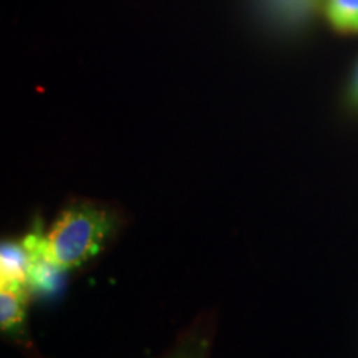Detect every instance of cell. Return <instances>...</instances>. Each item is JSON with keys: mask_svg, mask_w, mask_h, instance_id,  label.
Instances as JSON below:
<instances>
[{"mask_svg": "<svg viewBox=\"0 0 358 358\" xmlns=\"http://www.w3.org/2000/svg\"><path fill=\"white\" fill-rule=\"evenodd\" d=\"M122 226L113 206L73 199L62 209L47 232H35L40 254L65 272L82 267L105 249Z\"/></svg>", "mask_w": 358, "mask_h": 358, "instance_id": "1", "label": "cell"}, {"mask_svg": "<svg viewBox=\"0 0 358 358\" xmlns=\"http://www.w3.org/2000/svg\"><path fill=\"white\" fill-rule=\"evenodd\" d=\"M214 332H216V313L214 310L201 312L187 329L179 335L176 343L163 358H209Z\"/></svg>", "mask_w": 358, "mask_h": 358, "instance_id": "2", "label": "cell"}, {"mask_svg": "<svg viewBox=\"0 0 358 358\" xmlns=\"http://www.w3.org/2000/svg\"><path fill=\"white\" fill-rule=\"evenodd\" d=\"M30 290L15 285H0V327L2 332L17 340L22 347L30 348L27 335V303Z\"/></svg>", "mask_w": 358, "mask_h": 358, "instance_id": "3", "label": "cell"}, {"mask_svg": "<svg viewBox=\"0 0 358 358\" xmlns=\"http://www.w3.org/2000/svg\"><path fill=\"white\" fill-rule=\"evenodd\" d=\"M30 268H32V250L24 241H7L0 249V285L29 287Z\"/></svg>", "mask_w": 358, "mask_h": 358, "instance_id": "4", "label": "cell"}, {"mask_svg": "<svg viewBox=\"0 0 358 358\" xmlns=\"http://www.w3.org/2000/svg\"><path fill=\"white\" fill-rule=\"evenodd\" d=\"M327 15L337 29L358 30V0H329Z\"/></svg>", "mask_w": 358, "mask_h": 358, "instance_id": "5", "label": "cell"}, {"mask_svg": "<svg viewBox=\"0 0 358 358\" xmlns=\"http://www.w3.org/2000/svg\"><path fill=\"white\" fill-rule=\"evenodd\" d=\"M348 98H350V103L355 108H358V69L353 75V82L350 85V92H348Z\"/></svg>", "mask_w": 358, "mask_h": 358, "instance_id": "6", "label": "cell"}]
</instances>
